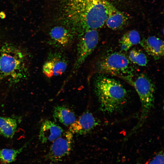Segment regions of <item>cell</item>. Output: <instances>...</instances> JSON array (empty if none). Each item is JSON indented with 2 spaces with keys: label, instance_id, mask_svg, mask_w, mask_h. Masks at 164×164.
<instances>
[{
  "label": "cell",
  "instance_id": "cell-1",
  "mask_svg": "<svg viewBox=\"0 0 164 164\" xmlns=\"http://www.w3.org/2000/svg\"><path fill=\"white\" fill-rule=\"evenodd\" d=\"M108 0H65L62 12L67 26L79 38L106 22L111 5Z\"/></svg>",
  "mask_w": 164,
  "mask_h": 164
},
{
  "label": "cell",
  "instance_id": "cell-3",
  "mask_svg": "<svg viewBox=\"0 0 164 164\" xmlns=\"http://www.w3.org/2000/svg\"><path fill=\"white\" fill-rule=\"evenodd\" d=\"M129 59L124 54L114 52L101 58L96 63L98 73L109 74L125 78L130 84L133 69Z\"/></svg>",
  "mask_w": 164,
  "mask_h": 164
},
{
  "label": "cell",
  "instance_id": "cell-5",
  "mask_svg": "<svg viewBox=\"0 0 164 164\" xmlns=\"http://www.w3.org/2000/svg\"><path fill=\"white\" fill-rule=\"evenodd\" d=\"M23 56L18 49L9 45L4 46L0 53V71L3 75L14 77L21 75Z\"/></svg>",
  "mask_w": 164,
  "mask_h": 164
},
{
  "label": "cell",
  "instance_id": "cell-9",
  "mask_svg": "<svg viewBox=\"0 0 164 164\" xmlns=\"http://www.w3.org/2000/svg\"><path fill=\"white\" fill-rule=\"evenodd\" d=\"M75 36L71 30L67 27L56 26L50 30L48 43L55 47L63 48L71 43Z\"/></svg>",
  "mask_w": 164,
  "mask_h": 164
},
{
  "label": "cell",
  "instance_id": "cell-2",
  "mask_svg": "<svg viewBox=\"0 0 164 164\" xmlns=\"http://www.w3.org/2000/svg\"><path fill=\"white\" fill-rule=\"evenodd\" d=\"M94 87L100 109L104 112L112 113L118 111L127 102L126 90L114 78L99 73L95 77Z\"/></svg>",
  "mask_w": 164,
  "mask_h": 164
},
{
  "label": "cell",
  "instance_id": "cell-4",
  "mask_svg": "<svg viewBox=\"0 0 164 164\" xmlns=\"http://www.w3.org/2000/svg\"><path fill=\"white\" fill-rule=\"evenodd\" d=\"M139 96L141 105V111L139 120L131 130L127 137L135 132L143 125L153 106L154 86L149 78L143 75L138 77L132 84Z\"/></svg>",
  "mask_w": 164,
  "mask_h": 164
},
{
  "label": "cell",
  "instance_id": "cell-16",
  "mask_svg": "<svg viewBox=\"0 0 164 164\" xmlns=\"http://www.w3.org/2000/svg\"><path fill=\"white\" fill-rule=\"evenodd\" d=\"M141 38L137 31L132 30L125 33L119 41L122 50L127 51L132 46L140 43Z\"/></svg>",
  "mask_w": 164,
  "mask_h": 164
},
{
  "label": "cell",
  "instance_id": "cell-18",
  "mask_svg": "<svg viewBox=\"0 0 164 164\" xmlns=\"http://www.w3.org/2000/svg\"><path fill=\"white\" fill-rule=\"evenodd\" d=\"M129 59L133 63L141 66H145L147 63L146 55L140 50L133 49L130 52Z\"/></svg>",
  "mask_w": 164,
  "mask_h": 164
},
{
  "label": "cell",
  "instance_id": "cell-7",
  "mask_svg": "<svg viewBox=\"0 0 164 164\" xmlns=\"http://www.w3.org/2000/svg\"><path fill=\"white\" fill-rule=\"evenodd\" d=\"M73 134L69 131L63 132L59 138L53 142L46 158L54 162L62 160L68 155L72 150L73 143Z\"/></svg>",
  "mask_w": 164,
  "mask_h": 164
},
{
  "label": "cell",
  "instance_id": "cell-20",
  "mask_svg": "<svg viewBox=\"0 0 164 164\" xmlns=\"http://www.w3.org/2000/svg\"></svg>",
  "mask_w": 164,
  "mask_h": 164
},
{
  "label": "cell",
  "instance_id": "cell-11",
  "mask_svg": "<svg viewBox=\"0 0 164 164\" xmlns=\"http://www.w3.org/2000/svg\"><path fill=\"white\" fill-rule=\"evenodd\" d=\"M61 127L55 122L49 120L45 121L42 124L39 137L43 143L53 142L63 133Z\"/></svg>",
  "mask_w": 164,
  "mask_h": 164
},
{
  "label": "cell",
  "instance_id": "cell-13",
  "mask_svg": "<svg viewBox=\"0 0 164 164\" xmlns=\"http://www.w3.org/2000/svg\"><path fill=\"white\" fill-rule=\"evenodd\" d=\"M128 19V16L125 13L118 10L111 4L105 23L108 28L116 30L124 26Z\"/></svg>",
  "mask_w": 164,
  "mask_h": 164
},
{
  "label": "cell",
  "instance_id": "cell-19",
  "mask_svg": "<svg viewBox=\"0 0 164 164\" xmlns=\"http://www.w3.org/2000/svg\"><path fill=\"white\" fill-rule=\"evenodd\" d=\"M147 164H164L163 153L162 152H159Z\"/></svg>",
  "mask_w": 164,
  "mask_h": 164
},
{
  "label": "cell",
  "instance_id": "cell-10",
  "mask_svg": "<svg viewBox=\"0 0 164 164\" xmlns=\"http://www.w3.org/2000/svg\"><path fill=\"white\" fill-rule=\"evenodd\" d=\"M98 124L93 114L87 111L69 126V131L73 134L84 135L91 131Z\"/></svg>",
  "mask_w": 164,
  "mask_h": 164
},
{
  "label": "cell",
  "instance_id": "cell-14",
  "mask_svg": "<svg viewBox=\"0 0 164 164\" xmlns=\"http://www.w3.org/2000/svg\"><path fill=\"white\" fill-rule=\"evenodd\" d=\"M53 116L56 121L66 126H70L76 120L74 112L69 108L63 106L57 105L55 107Z\"/></svg>",
  "mask_w": 164,
  "mask_h": 164
},
{
  "label": "cell",
  "instance_id": "cell-12",
  "mask_svg": "<svg viewBox=\"0 0 164 164\" xmlns=\"http://www.w3.org/2000/svg\"><path fill=\"white\" fill-rule=\"evenodd\" d=\"M147 52L156 59L164 55V43L160 38L154 36H149L140 43Z\"/></svg>",
  "mask_w": 164,
  "mask_h": 164
},
{
  "label": "cell",
  "instance_id": "cell-8",
  "mask_svg": "<svg viewBox=\"0 0 164 164\" xmlns=\"http://www.w3.org/2000/svg\"><path fill=\"white\" fill-rule=\"evenodd\" d=\"M68 65L66 57L60 52L50 53L43 67V73L48 77L62 75Z\"/></svg>",
  "mask_w": 164,
  "mask_h": 164
},
{
  "label": "cell",
  "instance_id": "cell-17",
  "mask_svg": "<svg viewBox=\"0 0 164 164\" xmlns=\"http://www.w3.org/2000/svg\"><path fill=\"white\" fill-rule=\"evenodd\" d=\"M29 142L18 149H3L0 150V161L4 164L14 161L16 158L28 145Z\"/></svg>",
  "mask_w": 164,
  "mask_h": 164
},
{
  "label": "cell",
  "instance_id": "cell-15",
  "mask_svg": "<svg viewBox=\"0 0 164 164\" xmlns=\"http://www.w3.org/2000/svg\"><path fill=\"white\" fill-rule=\"evenodd\" d=\"M17 123L14 118L0 116V134L4 137L11 138L16 131Z\"/></svg>",
  "mask_w": 164,
  "mask_h": 164
},
{
  "label": "cell",
  "instance_id": "cell-6",
  "mask_svg": "<svg viewBox=\"0 0 164 164\" xmlns=\"http://www.w3.org/2000/svg\"><path fill=\"white\" fill-rule=\"evenodd\" d=\"M99 34L96 29L89 30L79 38L76 59L67 79L71 78L83 64L97 46Z\"/></svg>",
  "mask_w": 164,
  "mask_h": 164
}]
</instances>
